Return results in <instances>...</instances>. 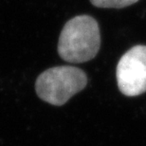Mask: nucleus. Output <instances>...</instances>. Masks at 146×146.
<instances>
[{
	"instance_id": "nucleus-1",
	"label": "nucleus",
	"mask_w": 146,
	"mask_h": 146,
	"mask_svg": "<svg viewBox=\"0 0 146 146\" xmlns=\"http://www.w3.org/2000/svg\"><path fill=\"white\" fill-rule=\"evenodd\" d=\"M101 46L98 22L89 15H78L68 20L61 31L58 53L69 63H84L92 60Z\"/></svg>"
},
{
	"instance_id": "nucleus-2",
	"label": "nucleus",
	"mask_w": 146,
	"mask_h": 146,
	"mask_svg": "<svg viewBox=\"0 0 146 146\" xmlns=\"http://www.w3.org/2000/svg\"><path fill=\"white\" fill-rule=\"evenodd\" d=\"M86 84V74L82 69L70 66H60L41 73L35 82V90L41 100L60 106L82 91Z\"/></svg>"
},
{
	"instance_id": "nucleus-3",
	"label": "nucleus",
	"mask_w": 146,
	"mask_h": 146,
	"mask_svg": "<svg viewBox=\"0 0 146 146\" xmlns=\"http://www.w3.org/2000/svg\"><path fill=\"white\" fill-rule=\"evenodd\" d=\"M119 89L128 97L146 91V46L131 48L119 59L116 69Z\"/></svg>"
},
{
	"instance_id": "nucleus-4",
	"label": "nucleus",
	"mask_w": 146,
	"mask_h": 146,
	"mask_svg": "<svg viewBox=\"0 0 146 146\" xmlns=\"http://www.w3.org/2000/svg\"><path fill=\"white\" fill-rule=\"evenodd\" d=\"M139 0H90L95 7L104 9H121L131 6Z\"/></svg>"
}]
</instances>
